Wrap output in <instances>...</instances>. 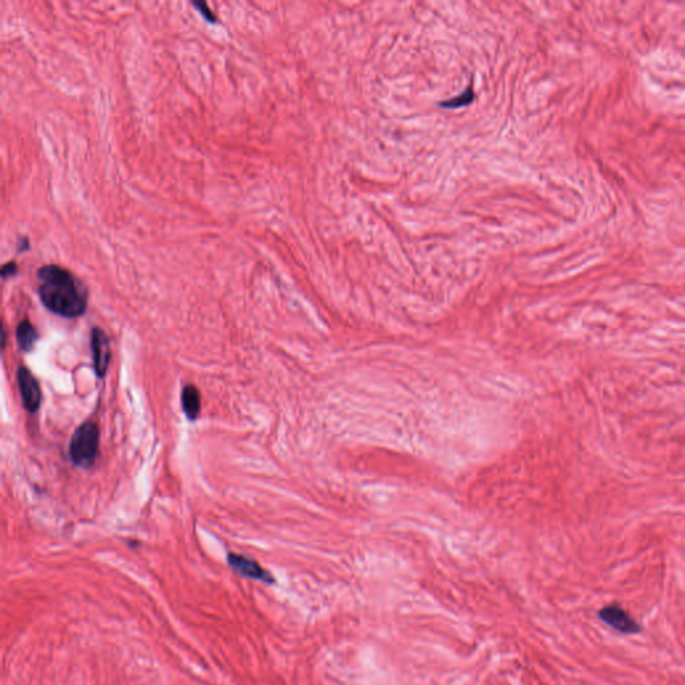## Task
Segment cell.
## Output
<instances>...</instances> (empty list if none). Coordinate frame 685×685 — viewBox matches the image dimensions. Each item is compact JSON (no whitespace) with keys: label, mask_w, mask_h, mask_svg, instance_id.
Here are the masks:
<instances>
[{"label":"cell","mask_w":685,"mask_h":685,"mask_svg":"<svg viewBox=\"0 0 685 685\" xmlns=\"http://www.w3.org/2000/svg\"><path fill=\"white\" fill-rule=\"evenodd\" d=\"M38 294L44 307L63 317H79L88 308V289L74 273L48 264L38 271Z\"/></svg>","instance_id":"6da1fadb"},{"label":"cell","mask_w":685,"mask_h":685,"mask_svg":"<svg viewBox=\"0 0 685 685\" xmlns=\"http://www.w3.org/2000/svg\"><path fill=\"white\" fill-rule=\"evenodd\" d=\"M99 453V428L94 422L81 424L70 442V458L78 468H93Z\"/></svg>","instance_id":"7a4b0ae2"},{"label":"cell","mask_w":685,"mask_h":685,"mask_svg":"<svg viewBox=\"0 0 685 685\" xmlns=\"http://www.w3.org/2000/svg\"><path fill=\"white\" fill-rule=\"evenodd\" d=\"M228 565L236 575L254 581H260L264 584H274V577L269 570H267L264 566L260 565L256 560L247 557V555H239V553H228L227 555Z\"/></svg>","instance_id":"3957f363"},{"label":"cell","mask_w":685,"mask_h":685,"mask_svg":"<svg viewBox=\"0 0 685 685\" xmlns=\"http://www.w3.org/2000/svg\"><path fill=\"white\" fill-rule=\"evenodd\" d=\"M16 379H18V387L22 396L23 407L29 413H36L42 403V391H41L39 383L26 367H21L18 370Z\"/></svg>","instance_id":"277c9868"},{"label":"cell","mask_w":685,"mask_h":685,"mask_svg":"<svg viewBox=\"0 0 685 685\" xmlns=\"http://www.w3.org/2000/svg\"><path fill=\"white\" fill-rule=\"evenodd\" d=\"M91 351L96 374L99 378H105L111 359V349L109 337L105 334V331L98 326L93 328L91 331Z\"/></svg>","instance_id":"5b68a950"},{"label":"cell","mask_w":685,"mask_h":685,"mask_svg":"<svg viewBox=\"0 0 685 685\" xmlns=\"http://www.w3.org/2000/svg\"><path fill=\"white\" fill-rule=\"evenodd\" d=\"M599 617L605 621L612 628L622 632V633H637L640 631V627L636 621L632 619L631 616L625 610L610 605L599 612Z\"/></svg>","instance_id":"8992f818"},{"label":"cell","mask_w":685,"mask_h":685,"mask_svg":"<svg viewBox=\"0 0 685 685\" xmlns=\"http://www.w3.org/2000/svg\"><path fill=\"white\" fill-rule=\"evenodd\" d=\"M181 402L186 418L192 422L197 421L201 413V395L196 386L187 384L182 388Z\"/></svg>","instance_id":"52a82bcc"},{"label":"cell","mask_w":685,"mask_h":685,"mask_svg":"<svg viewBox=\"0 0 685 685\" xmlns=\"http://www.w3.org/2000/svg\"><path fill=\"white\" fill-rule=\"evenodd\" d=\"M38 340H39V334L29 320H23L18 324V326H16V341H18L19 349L24 352H30V351H33Z\"/></svg>","instance_id":"ba28073f"},{"label":"cell","mask_w":685,"mask_h":685,"mask_svg":"<svg viewBox=\"0 0 685 685\" xmlns=\"http://www.w3.org/2000/svg\"><path fill=\"white\" fill-rule=\"evenodd\" d=\"M473 99H474V90L470 86L468 90H465L462 94H459L455 98L441 102V106L446 108V109H459L462 106H466L470 102H473Z\"/></svg>","instance_id":"9c48e42d"},{"label":"cell","mask_w":685,"mask_h":685,"mask_svg":"<svg viewBox=\"0 0 685 685\" xmlns=\"http://www.w3.org/2000/svg\"><path fill=\"white\" fill-rule=\"evenodd\" d=\"M193 6L196 7L197 10L200 11V14H201L207 21H209V22H216V15L207 7V3H204V1H195Z\"/></svg>","instance_id":"30bf717a"},{"label":"cell","mask_w":685,"mask_h":685,"mask_svg":"<svg viewBox=\"0 0 685 685\" xmlns=\"http://www.w3.org/2000/svg\"><path fill=\"white\" fill-rule=\"evenodd\" d=\"M16 273H18V265L15 262H7L1 268V277L3 279H10L12 276H15Z\"/></svg>","instance_id":"8fae6325"}]
</instances>
